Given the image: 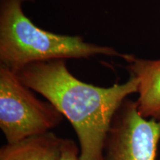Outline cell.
Masks as SVG:
<instances>
[{
    "label": "cell",
    "mask_w": 160,
    "mask_h": 160,
    "mask_svg": "<svg viewBox=\"0 0 160 160\" xmlns=\"http://www.w3.org/2000/svg\"><path fill=\"white\" fill-rule=\"evenodd\" d=\"M63 139L50 131L6 143L0 149V160H61Z\"/></svg>",
    "instance_id": "cell-6"
},
{
    "label": "cell",
    "mask_w": 160,
    "mask_h": 160,
    "mask_svg": "<svg viewBox=\"0 0 160 160\" xmlns=\"http://www.w3.org/2000/svg\"><path fill=\"white\" fill-rule=\"evenodd\" d=\"M61 160H81L79 157V146L73 140L64 138Z\"/></svg>",
    "instance_id": "cell-7"
},
{
    "label": "cell",
    "mask_w": 160,
    "mask_h": 160,
    "mask_svg": "<svg viewBox=\"0 0 160 160\" xmlns=\"http://www.w3.org/2000/svg\"><path fill=\"white\" fill-rule=\"evenodd\" d=\"M125 61L130 76L139 82L136 102L139 113L146 119L160 120V59H148L128 54Z\"/></svg>",
    "instance_id": "cell-5"
},
{
    "label": "cell",
    "mask_w": 160,
    "mask_h": 160,
    "mask_svg": "<svg viewBox=\"0 0 160 160\" xmlns=\"http://www.w3.org/2000/svg\"><path fill=\"white\" fill-rule=\"evenodd\" d=\"M159 142L160 120L143 117L127 98L112 119L103 160H156Z\"/></svg>",
    "instance_id": "cell-4"
},
{
    "label": "cell",
    "mask_w": 160,
    "mask_h": 160,
    "mask_svg": "<svg viewBox=\"0 0 160 160\" xmlns=\"http://www.w3.org/2000/svg\"><path fill=\"white\" fill-rule=\"evenodd\" d=\"M64 118L53 104L37 98L14 71L0 65V128L7 143L51 131Z\"/></svg>",
    "instance_id": "cell-3"
},
{
    "label": "cell",
    "mask_w": 160,
    "mask_h": 160,
    "mask_svg": "<svg viewBox=\"0 0 160 160\" xmlns=\"http://www.w3.org/2000/svg\"><path fill=\"white\" fill-rule=\"evenodd\" d=\"M34 1L0 0V65L16 73L37 62L97 56L125 60L128 55L111 46L86 42L82 36L59 34L38 27L23 11L24 3Z\"/></svg>",
    "instance_id": "cell-2"
},
{
    "label": "cell",
    "mask_w": 160,
    "mask_h": 160,
    "mask_svg": "<svg viewBox=\"0 0 160 160\" xmlns=\"http://www.w3.org/2000/svg\"><path fill=\"white\" fill-rule=\"evenodd\" d=\"M16 73L70 122L79 141L81 160H103L113 116L124 100L137 93L139 86L133 76L125 82L107 88L86 83L72 74L65 59L28 64Z\"/></svg>",
    "instance_id": "cell-1"
},
{
    "label": "cell",
    "mask_w": 160,
    "mask_h": 160,
    "mask_svg": "<svg viewBox=\"0 0 160 160\" xmlns=\"http://www.w3.org/2000/svg\"><path fill=\"white\" fill-rule=\"evenodd\" d=\"M158 1H159V12H160V0H158Z\"/></svg>",
    "instance_id": "cell-8"
}]
</instances>
